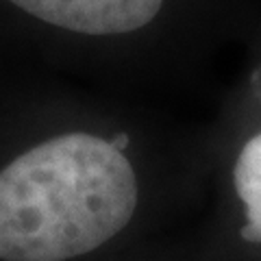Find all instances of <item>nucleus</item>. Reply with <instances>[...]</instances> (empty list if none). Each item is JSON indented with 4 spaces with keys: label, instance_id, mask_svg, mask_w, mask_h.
Here are the masks:
<instances>
[{
    "label": "nucleus",
    "instance_id": "obj_1",
    "mask_svg": "<svg viewBox=\"0 0 261 261\" xmlns=\"http://www.w3.org/2000/svg\"><path fill=\"white\" fill-rule=\"evenodd\" d=\"M135 209L137 174L116 144L50 137L0 170V259H76L116 238Z\"/></svg>",
    "mask_w": 261,
    "mask_h": 261
},
{
    "label": "nucleus",
    "instance_id": "obj_2",
    "mask_svg": "<svg viewBox=\"0 0 261 261\" xmlns=\"http://www.w3.org/2000/svg\"><path fill=\"white\" fill-rule=\"evenodd\" d=\"M24 13L81 35H124L159 15L163 0H9Z\"/></svg>",
    "mask_w": 261,
    "mask_h": 261
},
{
    "label": "nucleus",
    "instance_id": "obj_3",
    "mask_svg": "<svg viewBox=\"0 0 261 261\" xmlns=\"http://www.w3.org/2000/svg\"><path fill=\"white\" fill-rule=\"evenodd\" d=\"M233 183L246 209L242 238L252 244H261V130L240 150L233 168Z\"/></svg>",
    "mask_w": 261,
    "mask_h": 261
}]
</instances>
